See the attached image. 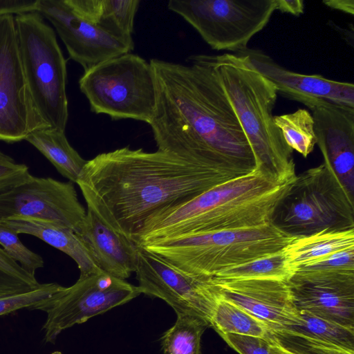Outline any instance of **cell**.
Listing matches in <instances>:
<instances>
[{
    "label": "cell",
    "instance_id": "obj_1",
    "mask_svg": "<svg viewBox=\"0 0 354 354\" xmlns=\"http://www.w3.org/2000/svg\"><path fill=\"white\" fill-rule=\"evenodd\" d=\"M252 171L127 146L87 160L76 184L87 207L132 241L145 219L157 210Z\"/></svg>",
    "mask_w": 354,
    "mask_h": 354
},
{
    "label": "cell",
    "instance_id": "obj_2",
    "mask_svg": "<svg viewBox=\"0 0 354 354\" xmlns=\"http://www.w3.org/2000/svg\"><path fill=\"white\" fill-rule=\"evenodd\" d=\"M187 60L189 64L149 61L156 88L149 126L158 150L195 162L253 169L252 149L216 73L199 55Z\"/></svg>",
    "mask_w": 354,
    "mask_h": 354
},
{
    "label": "cell",
    "instance_id": "obj_3",
    "mask_svg": "<svg viewBox=\"0 0 354 354\" xmlns=\"http://www.w3.org/2000/svg\"><path fill=\"white\" fill-rule=\"evenodd\" d=\"M295 178L278 180L254 167L247 174L157 210L145 219L132 241L140 246L154 241L268 225Z\"/></svg>",
    "mask_w": 354,
    "mask_h": 354
},
{
    "label": "cell",
    "instance_id": "obj_4",
    "mask_svg": "<svg viewBox=\"0 0 354 354\" xmlns=\"http://www.w3.org/2000/svg\"><path fill=\"white\" fill-rule=\"evenodd\" d=\"M199 56L216 73L250 146L255 167L278 180L294 178L293 150L274 120L278 94L274 85L240 55Z\"/></svg>",
    "mask_w": 354,
    "mask_h": 354
},
{
    "label": "cell",
    "instance_id": "obj_5",
    "mask_svg": "<svg viewBox=\"0 0 354 354\" xmlns=\"http://www.w3.org/2000/svg\"><path fill=\"white\" fill-rule=\"evenodd\" d=\"M295 238L270 223L154 241L138 247L185 274L208 281L225 270L277 253Z\"/></svg>",
    "mask_w": 354,
    "mask_h": 354
},
{
    "label": "cell",
    "instance_id": "obj_6",
    "mask_svg": "<svg viewBox=\"0 0 354 354\" xmlns=\"http://www.w3.org/2000/svg\"><path fill=\"white\" fill-rule=\"evenodd\" d=\"M354 197L324 162L295 176L271 223L292 237L354 229Z\"/></svg>",
    "mask_w": 354,
    "mask_h": 354
},
{
    "label": "cell",
    "instance_id": "obj_7",
    "mask_svg": "<svg viewBox=\"0 0 354 354\" xmlns=\"http://www.w3.org/2000/svg\"><path fill=\"white\" fill-rule=\"evenodd\" d=\"M26 79L39 116L48 128L65 131L68 118L66 61L53 29L37 12L15 16Z\"/></svg>",
    "mask_w": 354,
    "mask_h": 354
},
{
    "label": "cell",
    "instance_id": "obj_8",
    "mask_svg": "<svg viewBox=\"0 0 354 354\" xmlns=\"http://www.w3.org/2000/svg\"><path fill=\"white\" fill-rule=\"evenodd\" d=\"M79 86L96 114L149 124L153 118L156 105L154 73L150 62L138 55L126 53L84 71Z\"/></svg>",
    "mask_w": 354,
    "mask_h": 354
},
{
    "label": "cell",
    "instance_id": "obj_9",
    "mask_svg": "<svg viewBox=\"0 0 354 354\" xmlns=\"http://www.w3.org/2000/svg\"><path fill=\"white\" fill-rule=\"evenodd\" d=\"M182 17L214 50L237 54L263 30L276 10L275 0H170Z\"/></svg>",
    "mask_w": 354,
    "mask_h": 354
},
{
    "label": "cell",
    "instance_id": "obj_10",
    "mask_svg": "<svg viewBox=\"0 0 354 354\" xmlns=\"http://www.w3.org/2000/svg\"><path fill=\"white\" fill-rule=\"evenodd\" d=\"M138 286L104 272L80 277L71 286L62 288L31 310L44 311L45 343L54 344L64 330L123 305L139 296Z\"/></svg>",
    "mask_w": 354,
    "mask_h": 354
},
{
    "label": "cell",
    "instance_id": "obj_11",
    "mask_svg": "<svg viewBox=\"0 0 354 354\" xmlns=\"http://www.w3.org/2000/svg\"><path fill=\"white\" fill-rule=\"evenodd\" d=\"M48 128L37 113L21 63L15 16H0V140L15 142Z\"/></svg>",
    "mask_w": 354,
    "mask_h": 354
},
{
    "label": "cell",
    "instance_id": "obj_12",
    "mask_svg": "<svg viewBox=\"0 0 354 354\" xmlns=\"http://www.w3.org/2000/svg\"><path fill=\"white\" fill-rule=\"evenodd\" d=\"M135 272L142 294L162 299L176 313L198 315L209 324L220 299L212 279L203 281L185 274L140 247Z\"/></svg>",
    "mask_w": 354,
    "mask_h": 354
},
{
    "label": "cell",
    "instance_id": "obj_13",
    "mask_svg": "<svg viewBox=\"0 0 354 354\" xmlns=\"http://www.w3.org/2000/svg\"><path fill=\"white\" fill-rule=\"evenodd\" d=\"M72 182L30 176L0 194V222L13 216L62 223L78 234L86 216Z\"/></svg>",
    "mask_w": 354,
    "mask_h": 354
},
{
    "label": "cell",
    "instance_id": "obj_14",
    "mask_svg": "<svg viewBox=\"0 0 354 354\" xmlns=\"http://www.w3.org/2000/svg\"><path fill=\"white\" fill-rule=\"evenodd\" d=\"M37 12L53 24L70 57L84 71L134 48L79 16L66 0H39Z\"/></svg>",
    "mask_w": 354,
    "mask_h": 354
},
{
    "label": "cell",
    "instance_id": "obj_15",
    "mask_svg": "<svg viewBox=\"0 0 354 354\" xmlns=\"http://www.w3.org/2000/svg\"><path fill=\"white\" fill-rule=\"evenodd\" d=\"M221 299L248 312L272 330L298 324L300 317L288 281L271 279H211Z\"/></svg>",
    "mask_w": 354,
    "mask_h": 354
},
{
    "label": "cell",
    "instance_id": "obj_16",
    "mask_svg": "<svg viewBox=\"0 0 354 354\" xmlns=\"http://www.w3.org/2000/svg\"><path fill=\"white\" fill-rule=\"evenodd\" d=\"M271 82L277 93L311 109L320 100L354 108V84L328 80L320 75H304L285 68L260 50L239 53Z\"/></svg>",
    "mask_w": 354,
    "mask_h": 354
},
{
    "label": "cell",
    "instance_id": "obj_17",
    "mask_svg": "<svg viewBox=\"0 0 354 354\" xmlns=\"http://www.w3.org/2000/svg\"><path fill=\"white\" fill-rule=\"evenodd\" d=\"M310 110L324 162L354 197V108L320 100Z\"/></svg>",
    "mask_w": 354,
    "mask_h": 354
},
{
    "label": "cell",
    "instance_id": "obj_18",
    "mask_svg": "<svg viewBox=\"0 0 354 354\" xmlns=\"http://www.w3.org/2000/svg\"><path fill=\"white\" fill-rule=\"evenodd\" d=\"M298 310H304L337 324L354 328V279L288 280Z\"/></svg>",
    "mask_w": 354,
    "mask_h": 354
},
{
    "label": "cell",
    "instance_id": "obj_19",
    "mask_svg": "<svg viewBox=\"0 0 354 354\" xmlns=\"http://www.w3.org/2000/svg\"><path fill=\"white\" fill-rule=\"evenodd\" d=\"M79 234L104 272L123 280L135 272L138 246L114 230L89 207Z\"/></svg>",
    "mask_w": 354,
    "mask_h": 354
},
{
    "label": "cell",
    "instance_id": "obj_20",
    "mask_svg": "<svg viewBox=\"0 0 354 354\" xmlns=\"http://www.w3.org/2000/svg\"><path fill=\"white\" fill-rule=\"evenodd\" d=\"M0 224L18 234L36 236L66 254L77 263L80 277L103 272L82 236L62 223L46 219L13 216L1 221Z\"/></svg>",
    "mask_w": 354,
    "mask_h": 354
},
{
    "label": "cell",
    "instance_id": "obj_21",
    "mask_svg": "<svg viewBox=\"0 0 354 354\" xmlns=\"http://www.w3.org/2000/svg\"><path fill=\"white\" fill-rule=\"evenodd\" d=\"M72 10L110 35L134 44L132 39L139 0H66Z\"/></svg>",
    "mask_w": 354,
    "mask_h": 354
},
{
    "label": "cell",
    "instance_id": "obj_22",
    "mask_svg": "<svg viewBox=\"0 0 354 354\" xmlns=\"http://www.w3.org/2000/svg\"><path fill=\"white\" fill-rule=\"evenodd\" d=\"M354 248V229L324 230L295 237L283 252L296 269L322 261L341 251Z\"/></svg>",
    "mask_w": 354,
    "mask_h": 354
},
{
    "label": "cell",
    "instance_id": "obj_23",
    "mask_svg": "<svg viewBox=\"0 0 354 354\" xmlns=\"http://www.w3.org/2000/svg\"><path fill=\"white\" fill-rule=\"evenodd\" d=\"M64 132L44 128L32 132L25 140L39 151L63 176L76 183L87 160L70 145Z\"/></svg>",
    "mask_w": 354,
    "mask_h": 354
},
{
    "label": "cell",
    "instance_id": "obj_24",
    "mask_svg": "<svg viewBox=\"0 0 354 354\" xmlns=\"http://www.w3.org/2000/svg\"><path fill=\"white\" fill-rule=\"evenodd\" d=\"M174 324L161 337L164 354H200L201 340L210 327L201 316L189 313H176Z\"/></svg>",
    "mask_w": 354,
    "mask_h": 354
},
{
    "label": "cell",
    "instance_id": "obj_25",
    "mask_svg": "<svg viewBox=\"0 0 354 354\" xmlns=\"http://www.w3.org/2000/svg\"><path fill=\"white\" fill-rule=\"evenodd\" d=\"M218 333H232L266 339L270 328L263 322L240 307L220 298L209 320Z\"/></svg>",
    "mask_w": 354,
    "mask_h": 354
},
{
    "label": "cell",
    "instance_id": "obj_26",
    "mask_svg": "<svg viewBox=\"0 0 354 354\" xmlns=\"http://www.w3.org/2000/svg\"><path fill=\"white\" fill-rule=\"evenodd\" d=\"M295 270L281 250L274 254L225 270L212 278L218 279H271L288 281L295 274Z\"/></svg>",
    "mask_w": 354,
    "mask_h": 354
},
{
    "label": "cell",
    "instance_id": "obj_27",
    "mask_svg": "<svg viewBox=\"0 0 354 354\" xmlns=\"http://www.w3.org/2000/svg\"><path fill=\"white\" fill-rule=\"evenodd\" d=\"M286 144L306 158L314 149L317 139L312 114L305 109L293 113L274 116Z\"/></svg>",
    "mask_w": 354,
    "mask_h": 354
},
{
    "label": "cell",
    "instance_id": "obj_28",
    "mask_svg": "<svg viewBox=\"0 0 354 354\" xmlns=\"http://www.w3.org/2000/svg\"><path fill=\"white\" fill-rule=\"evenodd\" d=\"M298 313L299 323L281 330L290 331L354 351V328L337 324L304 310H298Z\"/></svg>",
    "mask_w": 354,
    "mask_h": 354
},
{
    "label": "cell",
    "instance_id": "obj_29",
    "mask_svg": "<svg viewBox=\"0 0 354 354\" xmlns=\"http://www.w3.org/2000/svg\"><path fill=\"white\" fill-rule=\"evenodd\" d=\"M293 277L304 279L354 278V248L313 264L296 268Z\"/></svg>",
    "mask_w": 354,
    "mask_h": 354
},
{
    "label": "cell",
    "instance_id": "obj_30",
    "mask_svg": "<svg viewBox=\"0 0 354 354\" xmlns=\"http://www.w3.org/2000/svg\"><path fill=\"white\" fill-rule=\"evenodd\" d=\"M40 284L35 275L25 270L0 248V296L30 291Z\"/></svg>",
    "mask_w": 354,
    "mask_h": 354
},
{
    "label": "cell",
    "instance_id": "obj_31",
    "mask_svg": "<svg viewBox=\"0 0 354 354\" xmlns=\"http://www.w3.org/2000/svg\"><path fill=\"white\" fill-rule=\"evenodd\" d=\"M0 245L10 258L31 274L35 275V271L44 266L42 257L25 246L18 234L1 224Z\"/></svg>",
    "mask_w": 354,
    "mask_h": 354
},
{
    "label": "cell",
    "instance_id": "obj_32",
    "mask_svg": "<svg viewBox=\"0 0 354 354\" xmlns=\"http://www.w3.org/2000/svg\"><path fill=\"white\" fill-rule=\"evenodd\" d=\"M62 286L57 283H41L39 287L30 291L0 296V316L22 308L32 309L50 297Z\"/></svg>",
    "mask_w": 354,
    "mask_h": 354
},
{
    "label": "cell",
    "instance_id": "obj_33",
    "mask_svg": "<svg viewBox=\"0 0 354 354\" xmlns=\"http://www.w3.org/2000/svg\"><path fill=\"white\" fill-rule=\"evenodd\" d=\"M270 330L304 354H354L353 351L290 331Z\"/></svg>",
    "mask_w": 354,
    "mask_h": 354
},
{
    "label": "cell",
    "instance_id": "obj_34",
    "mask_svg": "<svg viewBox=\"0 0 354 354\" xmlns=\"http://www.w3.org/2000/svg\"><path fill=\"white\" fill-rule=\"evenodd\" d=\"M30 176L26 165L16 162L0 151V194L24 182Z\"/></svg>",
    "mask_w": 354,
    "mask_h": 354
},
{
    "label": "cell",
    "instance_id": "obj_35",
    "mask_svg": "<svg viewBox=\"0 0 354 354\" xmlns=\"http://www.w3.org/2000/svg\"><path fill=\"white\" fill-rule=\"evenodd\" d=\"M239 354H274L266 339L232 333H218Z\"/></svg>",
    "mask_w": 354,
    "mask_h": 354
},
{
    "label": "cell",
    "instance_id": "obj_36",
    "mask_svg": "<svg viewBox=\"0 0 354 354\" xmlns=\"http://www.w3.org/2000/svg\"><path fill=\"white\" fill-rule=\"evenodd\" d=\"M38 3L39 0H0V16L37 12Z\"/></svg>",
    "mask_w": 354,
    "mask_h": 354
},
{
    "label": "cell",
    "instance_id": "obj_37",
    "mask_svg": "<svg viewBox=\"0 0 354 354\" xmlns=\"http://www.w3.org/2000/svg\"><path fill=\"white\" fill-rule=\"evenodd\" d=\"M266 339L268 342L270 350L274 354H304L280 339L270 330Z\"/></svg>",
    "mask_w": 354,
    "mask_h": 354
},
{
    "label": "cell",
    "instance_id": "obj_38",
    "mask_svg": "<svg viewBox=\"0 0 354 354\" xmlns=\"http://www.w3.org/2000/svg\"><path fill=\"white\" fill-rule=\"evenodd\" d=\"M276 10L299 17L304 13V1L303 0H275Z\"/></svg>",
    "mask_w": 354,
    "mask_h": 354
},
{
    "label": "cell",
    "instance_id": "obj_39",
    "mask_svg": "<svg viewBox=\"0 0 354 354\" xmlns=\"http://www.w3.org/2000/svg\"><path fill=\"white\" fill-rule=\"evenodd\" d=\"M327 7L353 15L354 0H323Z\"/></svg>",
    "mask_w": 354,
    "mask_h": 354
}]
</instances>
